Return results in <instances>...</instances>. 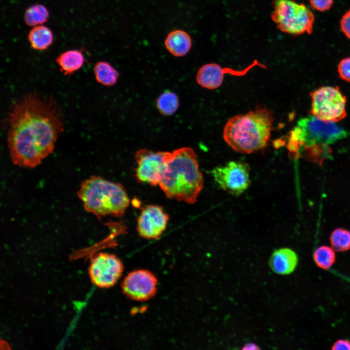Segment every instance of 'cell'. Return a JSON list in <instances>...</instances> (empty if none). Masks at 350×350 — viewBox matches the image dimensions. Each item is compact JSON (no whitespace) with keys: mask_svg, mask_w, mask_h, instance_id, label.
<instances>
[{"mask_svg":"<svg viewBox=\"0 0 350 350\" xmlns=\"http://www.w3.org/2000/svg\"><path fill=\"white\" fill-rule=\"evenodd\" d=\"M2 128L13 163L33 168L52 154L64 129L61 109L52 96L36 92L25 94L10 105Z\"/></svg>","mask_w":350,"mask_h":350,"instance_id":"obj_1","label":"cell"},{"mask_svg":"<svg viewBox=\"0 0 350 350\" xmlns=\"http://www.w3.org/2000/svg\"><path fill=\"white\" fill-rule=\"evenodd\" d=\"M159 185L170 199L190 204L196 201L203 188V178L192 148L182 147L172 152Z\"/></svg>","mask_w":350,"mask_h":350,"instance_id":"obj_2","label":"cell"},{"mask_svg":"<svg viewBox=\"0 0 350 350\" xmlns=\"http://www.w3.org/2000/svg\"><path fill=\"white\" fill-rule=\"evenodd\" d=\"M272 112L258 108L231 118L226 123L223 138L234 150L250 154L265 147L273 129Z\"/></svg>","mask_w":350,"mask_h":350,"instance_id":"obj_3","label":"cell"},{"mask_svg":"<svg viewBox=\"0 0 350 350\" xmlns=\"http://www.w3.org/2000/svg\"><path fill=\"white\" fill-rule=\"evenodd\" d=\"M86 211L99 218L123 216L130 200L124 187L96 175L83 181L77 192Z\"/></svg>","mask_w":350,"mask_h":350,"instance_id":"obj_4","label":"cell"},{"mask_svg":"<svg viewBox=\"0 0 350 350\" xmlns=\"http://www.w3.org/2000/svg\"><path fill=\"white\" fill-rule=\"evenodd\" d=\"M349 133L334 122H325L311 115L302 118L291 135L289 149L299 150L300 146H327L347 137Z\"/></svg>","mask_w":350,"mask_h":350,"instance_id":"obj_5","label":"cell"},{"mask_svg":"<svg viewBox=\"0 0 350 350\" xmlns=\"http://www.w3.org/2000/svg\"><path fill=\"white\" fill-rule=\"evenodd\" d=\"M272 4L271 17L280 30L294 35L312 33L315 17L304 4L293 0H274Z\"/></svg>","mask_w":350,"mask_h":350,"instance_id":"obj_6","label":"cell"},{"mask_svg":"<svg viewBox=\"0 0 350 350\" xmlns=\"http://www.w3.org/2000/svg\"><path fill=\"white\" fill-rule=\"evenodd\" d=\"M311 115L324 121L337 122L346 115V98L338 87H322L310 93Z\"/></svg>","mask_w":350,"mask_h":350,"instance_id":"obj_7","label":"cell"},{"mask_svg":"<svg viewBox=\"0 0 350 350\" xmlns=\"http://www.w3.org/2000/svg\"><path fill=\"white\" fill-rule=\"evenodd\" d=\"M172 152L158 151L141 149L135 154L137 164L136 176L139 182L152 186L159 185L161 181Z\"/></svg>","mask_w":350,"mask_h":350,"instance_id":"obj_8","label":"cell"},{"mask_svg":"<svg viewBox=\"0 0 350 350\" xmlns=\"http://www.w3.org/2000/svg\"><path fill=\"white\" fill-rule=\"evenodd\" d=\"M123 266L116 256L99 253L91 259L88 273L92 282L99 288L114 286L122 275Z\"/></svg>","mask_w":350,"mask_h":350,"instance_id":"obj_9","label":"cell"},{"mask_svg":"<svg viewBox=\"0 0 350 350\" xmlns=\"http://www.w3.org/2000/svg\"><path fill=\"white\" fill-rule=\"evenodd\" d=\"M211 174L219 187L234 195L243 193L250 184L249 168L244 162L230 161L214 168Z\"/></svg>","mask_w":350,"mask_h":350,"instance_id":"obj_10","label":"cell"},{"mask_svg":"<svg viewBox=\"0 0 350 350\" xmlns=\"http://www.w3.org/2000/svg\"><path fill=\"white\" fill-rule=\"evenodd\" d=\"M158 280L150 271L139 269L130 272L122 282V292L129 298L139 301L153 298L157 290Z\"/></svg>","mask_w":350,"mask_h":350,"instance_id":"obj_11","label":"cell"},{"mask_svg":"<svg viewBox=\"0 0 350 350\" xmlns=\"http://www.w3.org/2000/svg\"><path fill=\"white\" fill-rule=\"evenodd\" d=\"M169 216L162 207L155 205L145 207L137 220L139 234L147 239L159 237L165 230Z\"/></svg>","mask_w":350,"mask_h":350,"instance_id":"obj_12","label":"cell"},{"mask_svg":"<svg viewBox=\"0 0 350 350\" xmlns=\"http://www.w3.org/2000/svg\"><path fill=\"white\" fill-rule=\"evenodd\" d=\"M258 65L265 67L257 60L253 63L244 70L236 71L230 68H223L220 65L215 63H208L202 66L198 70L196 80L197 83L205 88L214 89L219 88L222 84L224 75L227 73L242 75L245 73L251 68Z\"/></svg>","mask_w":350,"mask_h":350,"instance_id":"obj_13","label":"cell"},{"mask_svg":"<svg viewBox=\"0 0 350 350\" xmlns=\"http://www.w3.org/2000/svg\"><path fill=\"white\" fill-rule=\"evenodd\" d=\"M298 262L296 252L289 248H281L275 250L269 260V265L275 273L286 275L293 273Z\"/></svg>","mask_w":350,"mask_h":350,"instance_id":"obj_14","label":"cell"},{"mask_svg":"<svg viewBox=\"0 0 350 350\" xmlns=\"http://www.w3.org/2000/svg\"><path fill=\"white\" fill-rule=\"evenodd\" d=\"M164 44L167 50L173 55L181 57L189 52L192 42L187 32L181 30H175L167 35Z\"/></svg>","mask_w":350,"mask_h":350,"instance_id":"obj_15","label":"cell"},{"mask_svg":"<svg viewBox=\"0 0 350 350\" xmlns=\"http://www.w3.org/2000/svg\"><path fill=\"white\" fill-rule=\"evenodd\" d=\"M60 71L65 75L73 74L79 70L86 61L82 50H70L64 52L56 59Z\"/></svg>","mask_w":350,"mask_h":350,"instance_id":"obj_16","label":"cell"},{"mask_svg":"<svg viewBox=\"0 0 350 350\" xmlns=\"http://www.w3.org/2000/svg\"><path fill=\"white\" fill-rule=\"evenodd\" d=\"M28 39L31 47L34 50L43 51L52 43L53 34L48 27L40 25L33 27L29 32Z\"/></svg>","mask_w":350,"mask_h":350,"instance_id":"obj_17","label":"cell"},{"mask_svg":"<svg viewBox=\"0 0 350 350\" xmlns=\"http://www.w3.org/2000/svg\"><path fill=\"white\" fill-rule=\"evenodd\" d=\"M94 72L97 82L107 87L114 86L119 76L118 71L105 61L97 62L94 67Z\"/></svg>","mask_w":350,"mask_h":350,"instance_id":"obj_18","label":"cell"},{"mask_svg":"<svg viewBox=\"0 0 350 350\" xmlns=\"http://www.w3.org/2000/svg\"><path fill=\"white\" fill-rule=\"evenodd\" d=\"M49 15V12L44 5L41 4H34L25 10L24 20L27 26L33 27L46 22Z\"/></svg>","mask_w":350,"mask_h":350,"instance_id":"obj_19","label":"cell"},{"mask_svg":"<svg viewBox=\"0 0 350 350\" xmlns=\"http://www.w3.org/2000/svg\"><path fill=\"white\" fill-rule=\"evenodd\" d=\"M156 106L163 115L170 116L173 115L179 106L178 96L174 92L166 90L162 93L156 100Z\"/></svg>","mask_w":350,"mask_h":350,"instance_id":"obj_20","label":"cell"},{"mask_svg":"<svg viewBox=\"0 0 350 350\" xmlns=\"http://www.w3.org/2000/svg\"><path fill=\"white\" fill-rule=\"evenodd\" d=\"M315 264L323 270L330 269L336 261L335 251L331 247L321 245L316 248L313 255Z\"/></svg>","mask_w":350,"mask_h":350,"instance_id":"obj_21","label":"cell"},{"mask_svg":"<svg viewBox=\"0 0 350 350\" xmlns=\"http://www.w3.org/2000/svg\"><path fill=\"white\" fill-rule=\"evenodd\" d=\"M331 247L336 252H345L350 249V231L338 228L331 233Z\"/></svg>","mask_w":350,"mask_h":350,"instance_id":"obj_22","label":"cell"},{"mask_svg":"<svg viewBox=\"0 0 350 350\" xmlns=\"http://www.w3.org/2000/svg\"><path fill=\"white\" fill-rule=\"evenodd\" d=\"M338 72L341 79L350 82V57L340 61L338 65Z\"/></svg>","mask_w":350,"mask_h":350,"instance_id":"obj_23","label":"cell"},{"mask_svg":"<svg viewBox=\"0 0 350 350\" xmlns=\"http://www.w3.org/2000/svg\"><path fill=\"white\" fill-rule=\"evenodd\" d=\"M312 7L317 11L324 12L332 7L333 0H309Z\"/></svg>","mask_w":350,"mask_h":350,"instance_id":"obj_24","label":"cell"},{"mask_svg":"<svg viewBox=\"0 0 350 350\" xmlns=\"http://www.w3.org/2000/svg\"><path fill=\"white\" fill-rule=\"evenodd\" d=\"M340 24L342 32L350 39V9L342 16Z\"/></svg>","mask_w":350,"mask_h":350,"instance_id":"obj_25","label":"cell"},{"mask_svg":"<svg viewBox=\"0 0 350 350\" xmlns=\"http://www.w3.org/2000/svg\"><path fill=\"white\" fill-rule=\"evenodd\" d=\"M332 350H350V340L339 339L335 341L331 347Z\"/></svg>","mask_w":350,"mask_h":350,"instance_id":"obj_26","label":"cell"},{"mask_svg":"<svg viewBox=\"0 0 350 350\" xmlns=\"http://www.w3.org/2000/svg\"><path fill=\"white\" fill-rule=\"evenodd\" d=\"M260 348L258 347L255 344L253 343H248L245 345L242 350H259Z\"/></svg>","mask_w":350,"mask_h":350,"instance_id":"obj_27","label":"cell"}]
</instances>
